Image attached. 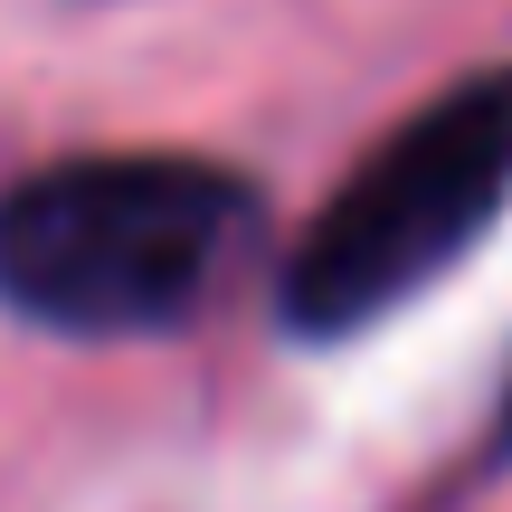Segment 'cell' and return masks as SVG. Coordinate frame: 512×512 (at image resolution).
I'll return each instance as SVG.
<instances>
[{"label": "cell", "mask_w": 512, "mask_h": 512, "mask_svg": "<svg viewBox=\"0 0 512 512\" xmlns=\"http://www.w3.org/2000/svg\"><path fill=\"white\" fill-rule=\"evenodd\" d=\"M238 238V171L190 152H76L0 190V304L76 342L171 332L228 275Z\"/></svg>", "instance_id": "cell-1"}, {"label": "cell", "mask_w": 512, "mask_h": 512, "mask_svg": "<svg viewBox=\"0 0 512 512\" xmlns=\"http://www.w3.org/2000/svg\"><path fill=\"white\" fill-rule=\"evenodd\" d=\"M512 209V67L465 76L456 95L418 105L285 256V323L304 342L399 313Z\"/></svg>", "instance_id": "cell-2"}, {"label": "cell", "mask_w": 512, "mask_h": 512, "mask_svg": "<svg viewBox=\"0 0 512 512\" xmlns=\"http://www.w3.org/2000/svg\"><path fill=\"white\" fill-rule=\"evenodd\" d=\"M503 446H512V389H503Z\"/></svg>", "instance_id": "cell-3"}]
</instances>
